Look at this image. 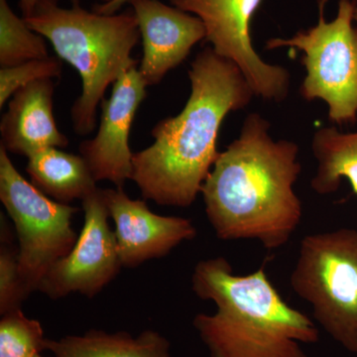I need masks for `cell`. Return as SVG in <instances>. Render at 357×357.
<instances>
[{"mask_svg":"<svg viewBox=\"0 0 357 357\" xmlns=\"http://www.w3.org/2000/svg\"><path fill=\"white\" fill-rule=\"evenodd\" d=\"M299 146L274 140L261 114L246 116L241 134L218 155L202 187L206 217L222 241L250 239L283 248L299 227L303 206L295 187Z\"/></svg>","mask_w":357,"mask_h":357,"instance_id":"6da1fadb","label":"cell"},{"mask_svg":"<svg viewBox=\"0 0 357 357\" xmlns=\"http://www.w3.org/2000/svg\"><path fill=\"white\" fill-rule=\"evenodd\" d=\"M191 95L178 115L151 131L153 143L133 153L131 180L143 199L161 206L189 208L217 161L223 119L248 107L255 93L229 59L204 49L189 70Z\"/></svg>","mask_w":357,"mask_h":357,"instance_id":"7a4b0ae2","label":"cell"},{"mask_svg":"<svg viewBox=\"0 0 357 357\" xmlns=\"http://www.w3.org/2000/svg\"><path fill=\"white\" fill-rule=\"evenodd\" d=\"M192 289L217 306L192 321L211 357H309L302 344L318 342V328L289 306L264 268L241 276L225 258L203 260L192 271Z\"/></svg>","mask_w":357,"mask_h":357,"instance_id":"3957f363","label":"cell"},{"mask_svg":"<svg viewBox=\"0 0 357 357\" xmlns=\"http://www.w3.org/2000/svg\"><path fill=\"white\" fill-rule=\"evenodd\" d=\"M59 0H40L28 26L48 39L58 57L72 65L82 79V93L70 109L77 135L95 130L96 110L110 84L137 68L132 58L141 36L133 10L105 15L91 13L73 0L70 8Z\"/></svg>","mask_w":357,"mask_h":357,"instance_id":"277c9868","label":"cell"},{"mask_svg":"<svg viewBox=\"0 0 357 357\" xmlns=\"http://www.w3.org/2000/svg\"><path fill=\"white\" fill-rule=\"evenodd\" d=\"M290 284L325 332L357 354V230L305 236Z\"/></svg>","mask_w":357,"mask_h":357,"instance_id":"5b68a950","label":"cell"},{"mask_svg":"<svg viewBox=\"0 0 357 357\" xmlns=\"http://www.w3.org/2000/svg\"><path fill=\"white\" fill-rule=\"evenodd\" d=\"M326 1L319 2L318 24L291 38L268 40L266 48L302 51L307 75L301 95L309 102L324 100L335 123H349L357 119V29L352 25L356 6L351 0H340L337 16L328 22Z\"/></svg>","mask_w":357,"mask_h":357,"instance_id":"8992f818","label":"cell"},{"mask_svg":"<svg viewBox=\"0 0 357 357\" xmlns=\"http://www.w3.org/2000/svg\"><path fill=\"white\" fill-rule=\"evenodd\" d=\"M0 201L15 227L20 284L27 298L39 290L45 275L76 244L79 236L72 218L79 208L54 201L28 182L1 145Z\"/></svg>","mask_w":357,"mask_h":357,"instance_id":"52a82bcc","label":"cell"},{"mask_svg":"<svg viewBox=\"0 0 357 357\" xmlns=\"http://www.w3.org/2000/svg\"><path fill=\"white\" fill-rule=\"evenodd\" d=\"M262 0H170L173 6L197 16L206 28L211 48L234 62L246 77L256 96L280 102L287 98L288 70L268 64L255 50L250 26Z\"/></svg>","mask_w":357,"mask_h":357,"instance_id":"ba28073f","label":"cell"},{"mask_svg":"<svg viewBox=\"0 0 357 357\" xmlns=\"http://www.w3.org/2000/svg\"><path fill=\"white\" fill-rule=\"evenodd\" d=\"M84 222L70 252L58 260L39 286L40 292L57 300L72 293L93 298L114 280L122 267L103 189L82 201Z\"/></svg>","mask_w":357,"mask_h":357,"instance_id":"9c48e42d","label":"cell"},{"mask_svg":"<svg viewBox=\"0 0 357 357\" xmlns=\"http://www.w3.org/2000/svg\"><path fill=\"white\" fill-rule=\"evenodd\" d=\"M146 88L137 68H133L112 84L109 100H102L98 133L79 148L96 182L109 181L123 188L131 180L133 153L129 135L136 112L146 98Z\"/></svg>","mask_w":357,"mask_h":357,"instance_id":"30bf717a","label":"cell"},{"mask_svg":"<svg viewBox=\"0 0 357 357\" xmlns=\"http://www.w3.org/2000/svg\"><path fill=\"white\" fill-rule=\"evenodd\" d=\"M122 266L134 268L164 257L184 241L197 236L189 218L163 217L150 211L143 199L129 198L123 188L103 189Z\"/></svg>","mask_w":357,"mask_h":357,"instance_id":"8fae6325","label":"cell"},{"mask_svg":"<svg viewBox=\"0 0 357 357\" xmlns=\"http://www.w3.org/2000/svg\"><path fill=\"white\" fill-rule=\"evenodd\" d=\"M130 4L143 43L138 72L147 86H155L206 39V28L197 16L159 0H131Z\"/></svg>","mask_w":357,"mask_h":357,"instance_id":"7c38bea8","label":"cell"},{"mask_svg":"<svg viewBox=\"0 0 357 357\" xmlns=\"http://www.w3.org/2000/svg\"><path fill=\"white\" fill-rule=\"evenodd\" d=\"M53 79H38L18 89L0 123L1 146L10 153L29 158L47 148H65L69 139L54 116Z\"/></svg>","mask_w":357,"mask_h":357,"instance_id":"4fadbf2b","label":"cell"},{"mask_svg":"<svg viewBox=\"0 0 357 357\" xmlns=\"http://www.w3.org/2000/svg\"><path fill=\"white\" fill-rule=\"evenodd\" d=\"M26 172L37 189L59 203L83 201L98 189L83 157L60 148H47L33 154L28 158Z\"/></svg>","mask_w":357,"mask_h":357,"instance_id":"5bb4252c","label":"cell"},{"mask_svg":"<svg viewBox=\"0 0 357 357\" xmlns=\"http://www.w3.org/2000/svg\"><path fill=\"white\" fill-rule=\"evenodd\" d=\"M170 347L164 335L150 330L136 337L126 332L91 330L83 335L47 340L46 344L55 357H172Z\"/></svg>","mask_w":357,"mask_h":357,"instance_id":"9a60e30c","label":"cell"},{"mask_svg":"<svg viewBox=\"0 0 357 357\" xmlns=\"http://www.w3.org/2000/svg\"><path fill=\"white\" fill-rule=\"evenodd\" d=\"M312 151L318 163L311 181L314 192L333 194L345 178L357 194V131L342 133L335 128H319L312 136Z\"/></svg>","mask_w":357,"mask_h":357,"instance_id":"2e32d148","label":"cell"},{"mask_svg":"<svg viewBox=\"0 0 357 357\" xmlns=\"http://www.w3.org/2000/svg\"><path fill=\"white\" fill-rule=\"evenodd\" d=\"M50 57L44 37L14 13L7 0H0V66L13 67Z\"/></svg>","mask_w":357,"mask_h":357,"instance_id":"e0dca14e","label":"cell"},{"mask_svg":"<svg viewBox=\"0 0 357 357\" xmlns=\"http://www.w3.org/2000/svg\"><path fill=\"white\" fill-rule=\"evenodd\" d=\"M47 338L39 321L20 310L2 314L0 357H35L46 349Z\"/></svg>","mask_w":357,"mask_h":357,"instance_id":"ac0fdd59","label":"cell"},{"mask_svg":"<svg viewBox=\"0 0 357 357\" xmlns=\"http://www.w3.org/2000/svg\"><path fill=\"white\" fill-rule=\"evenodd\" d=\"M6 218L1 215V246H0V314L21 309L26 299L21 288L18 268V248Z\"/></svg>","mask_w":357,"mask_h":357,"instance_id":"d6986e66","label":"cell"},{"mask_svg":"<svg viewBox=\"0 0 357 357\" xmlns=\"http://www.w3.org/2000/svg\"><path fill=\"white\" fill-rule=\"evenodd\" d=\"M62 63L57 57L29 61L0 70V107L23 86L43 79H55L61 76Z\"/></svg>","mask_w":357,"mask_h":357,"instance_id":"ffe728a7","label":"cell"},{"mask_svg":"<svg viewBox=\"0 0 357 357\" xmlns=\"http://www.w3.org/2000/svg\"><path fill=\"white\" fill-rule=\"evenodd\" d=\"M131 0H109V1L103 2L100 6L95 7L96 13L105 14V15H112L115 14L124 4L130 3Z\"/></svg>","mask_w":357,"mask_h":357,"instance_id":"44dd1931","label":"cell"},{"mask_svg":"<svg viewBox=\"0 0 357 357\" xmlns=\"http://www.w3.org/2000/svg\"><path fill=\"white\" fill-rule=\"evenodd\" d=\"M39 1L40 0H20V6L21 11H22L23 18L31 15ZM103 1L107 2L109 0H103Z\"/></svg>","mask_w":357,"mask_h":357,"instance_id":"7402d4cb","label":"cell"},{"mask_svg":"<svg viewBox=\"0 0 357 357\" xmlns=\"http://www.w3.org/2000/svg\"><path fill=\"white\" fill-rule=\"evenodd\" d=\"M354 20L357 22V6H356V11H354Z\"/></svg>","mask_w":357,"mask_h":357,"instance_id":"603a6c76","label":"cell"},{"mask_svg":"<svg viewBox=\"0 0 357 357\" xmlns=\"http://www.w3.org/2000/svg\"><path fill=\"white\" fill-rule=\"evenodd\" d=\"M35 357H43V356H42L41 354H38V356H36Z\"/></svg>","mask_w":357,"mask_h":357,"instance_id":"cb8c5ba5","label":"cell"}]
</instances>
